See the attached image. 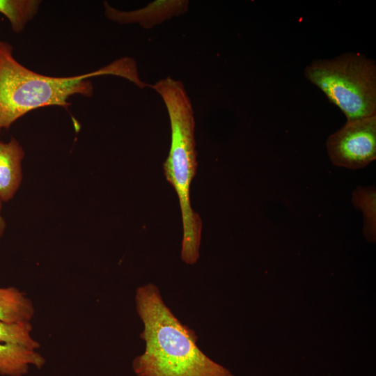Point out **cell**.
<instances>
[{
  "label": "cell",
  "instance_id": "11",
  "mask_svg": "<svg viewBox=\"0 0 376 376\" xmlns=\"http://www.w3.org/2000/svg\"><path fill=\"white\" fill-rule=\"evenodd\" d=\"M32 330L31 322H8L0 320V343L38 350L41 345L33 337Z\"/></svg>",
  "mask_w": 376,
  "mask_h": 376
},
{
  "label": "cell",
  "instance_id": "1",
  "mask_svg": "<svg viewBox=\"0 0 376 376\" xmlns=\"http://www.w3.org/2000/svg\"><path fill=\"white\" fill-rule=\"evenodd\" d=\"M135 304L145 343L132 361L136 376H234L201 351L195 331L173 314L156 285L139 286Z\"/></svg>",
  "mask_w": 376,
  "mask_h": 376
},
{
  "label": "cell",
  "instance_id": "2",
  "mask_svg": "<svg viewBox=\"0 0 376 376\" xmlns=\"http://www.w3.org/2000/svg\"><path fill=\"white\" fill-rule=\"evenodd\" d=\"M114 75L139 86L135 61L119 58L95 71L70 77H52L24 66L13 55V47L0 40V132L8 129L17 119L31 111L58 106L68 109V99L75 95L91 97L93 86L91 78Z\"/></svg>",
  "mask_w": 376,
  "mask_h": 376
},
{
  "label": "cell",
  "instance_id": "4",
  "mask_svg": "<svg viewBox=\"0 0 376 376\" xmlns=\"http://www.w3.org/2000/svg\"><path fill=\"white\" fill-rule=\"evenodd\" d=\"M304 75L342 111L347 120L376 115L373 59L354 52L330 59H314L306 67Z\"/></svg>",
  "mask_w": 376,
  "mask_h": 376
},
{
  "label": "cell",
  "instance_id": "3",
  "mask_svg": "<svg viewBox=\"0 0 376 376\" xmlns=\"http://www.w3.org/2000/svg\"><path fill=\"white\" fill-rule=\"evenodd\" d=\"M150 87L162 97L169 117L171 141L163 167L180 206L183 233L181 259L187 265H194L199 258L202 230L201 217L192 209L189 195L197 169L194 111L182 81L167 77Z\"/></svg>",
  "mask_w": 376,
  "mask_h": 376
},
{
  "label": "cell",
  "instance_id": "7",
  "mask_svg": "<svg viewBox=\"0 0 376 376\" xmlns=\"http://www.w3.org/2000/svg\"><path fill=\"white\" fill-rule=\"evenodd\" d=\"M24 151L19 142L12 137L8 142L0 140V199L11 200L22 180V162Z\"/></svg>",
  "mask_w": 376,
  "mask_h": 376
},
{
  "label": "cell",
  "instance_id": "8",
  "mask_svg": "<svg viewBox=\"0 0 376 376\" xmlns=\"http://www.w3.org/2000/svg\"><path fill=\"white\" fill-rule=\"evenodd\" d=\"M45 358L38 352L25 347L0 343V375L24 376L31 367L42 368Z\"/></svg>",
  "mask_w": 376,
  "mask_h": 376
},
{
  "label": "cell",
  "instance_id": "13",
  "mask_svg": "<svg viewBox=\"0 0 376 376\" xmlns=\"http://www.w3.org/2000/svg\"><path fill=\"white\" fill-rule=\"evenodd\" d=\"M1 207H2V201L0 199V237H1L3 235V233L5 232V229L6 227L5 219L1 215Z\"/></svg>",
  "mask_w": 376,
  "mask_h": 376
},
{
  "label": "cell",
  "instance_id": "5",
  "mask_svg": "<svg viewBox=\"0 0 376 376\" xmlns=\"http://www.w3.org/2000/svg\"><path fill=\"white\" fill-rule=\"evenodd\" d=\"M334 165L362 169L376 159V115L347 120L326 142Z\"/></svg>",
  "mask_w": 376,
  "mask_h": 376
},
{
  "label": "cell",
  "instance_id": "6",
  "mask_svg": "<svg viewBox=\"0 0 376 376\" xmlns=\"http://www.w3.org/2000/svg\"><path fill=\"white\" fill-rule=\"evenodd\" d=\"M104 12L106 17L120 24L136 23L141 27L149 29L173 17L180 16L188 10L187 0H157L148 3L146 7L137 10L124 11L112 7L104 1Z\"/></svg>",
  "mask_w": 376,
  "mask_h": 376
},
{
  "label": "cell",
  "instance_id": "12",
  "mask_svg": "<svg viewBox=\"0 0 376 376\" xmlns=\"http://www.w3.org/2000/svg\"><path fill=\"white\" fill-rule=\"evenodd\" d=\"M375 189L358 187L352 193V201L363 212V232L368 238L375 237Z\"/></svg>",
  "mask_w": 376,
  "mask_h": 376
},
{
  "label": "cell",
  "instance_id": "9",
  "mask_svg": "<svg viewBox=\"0 0 376 376\" xmlns=\"http://www.w3.org/2000/svg\"><path fill=\"white\" fill-rule=\"evenodd\" d=\"M35 313L33 301L24 292L13 286L0 287V320L31 322Z\"/></svg>",
  "mask_w": 376,
  "mask_h": 376
},
{
  "label": "cell",
  "instance_id": "10",
  "mask_svg": "<svg viewBox=\"0 0 376 376\" xmlns=\"http://www.w3.org/2000/svg\"><path fill=\"white\" fill-rule=\"evenodd\" d=\"M41 1L0 0V13L8 20L13 32H22L37 15Z\"/></svg>",
  "mask_w": 376,
  "mask_h": 376
}]
</instances>
